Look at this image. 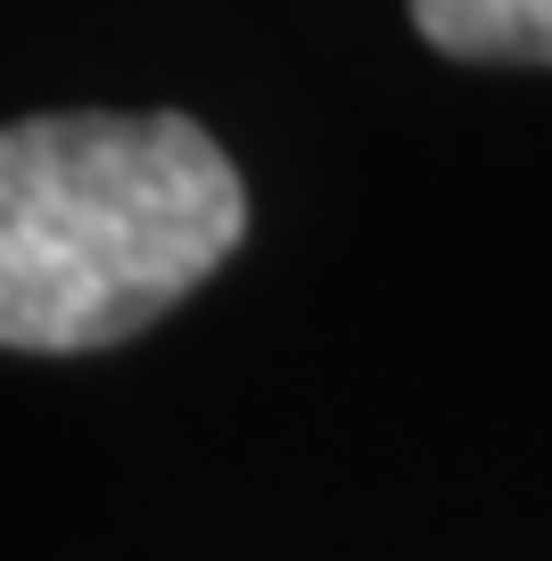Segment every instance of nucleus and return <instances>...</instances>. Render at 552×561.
Wrapping results in <instances>:
<instances>
[{"label": "nucleus", "mask_w": 552, "mask_h": 561, "mask_svg": "<svg viewBox=\"0 0 552 561\" xmlns=\"http://www.w3.org/2000/svg\"><path fill=\"white\" fill-rule=\"evenodd\" d=\"M248 240V182L191 116H18L0 124V347L91 355Z\"/></svg>", "instance_id": "1"}, {"label": "nucleus", "mask_w": 552, "mask_h": 561, "mask_svg": "<svg viewBox=\"0 0 552 561\" xmlns=\"http://www.w3.org/2000/svg\"><path fill=\"white\" fill-rule=\"evenodd\" d=\"M413 25L470 67H552V0H413Z\"/></svg>", "instance_id": "2"}]
</instances>
